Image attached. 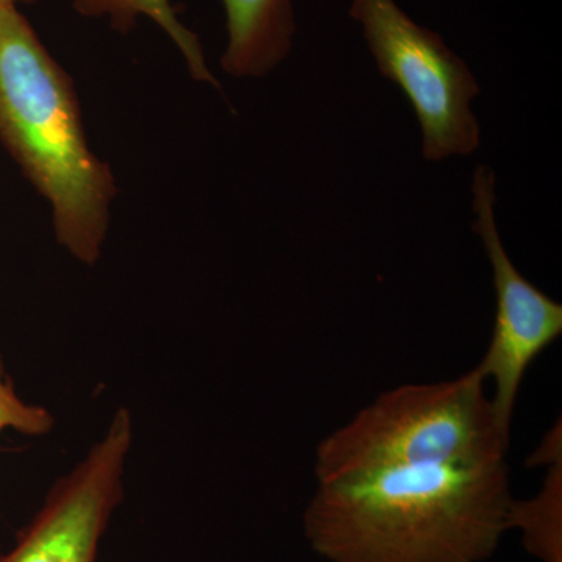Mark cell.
Returning a JSON list of instances; mask_svg holds the SVG:
<instances>
[{
    "mask_svg": "<svg viewBox=\"0 0 562 562\" xmlns=\"http://www.w3.org/2000/svg\"><path fill=\"white\" fill-rule=\"evenodd\" d=\"M512 501L506 460L380 469L321 483L303 531L327 562H486Z\"/></svg>",
    "mask_w": 562,
    "mask_h": 562,
    "instance_id": "obj_1",
    "label": "cell"
},
{
    "mask_svg": "<svg viewBox=\"0 0 562 562\" xmlns=\"http://www.w3.org/2000/svg\"><path fill=\"white\" fill-rule=\"evenodd\" d=\"M0 144L49 202L58 244L94 266L109 235L116 179L88 143L72 79L20 7L0 9Z\"/></svg>",
    "mask_w": 562,
    "mask_h": 562,
    "instance_id": "obj_2",
    "label": "cell"
},
{
    "mask_svg": "<svg viewBox=\"0 0 562 562\" xmlns=\"http://www.w3.org/2000/svg\"><path fill=\"white\" fill-rule=\"evenodd\" d=\"M503 430L483 376L472 369L450 382L405 384L317 446V483L412 465H482L505 461Z\"/></svg>",
    "mask_w": 562,
    "mask_h": 562,
    "instance_id": "obj_3",
    "label": "cell"
},
{
    "mask_svg": "<svg viewBox=\"0 0 562 562\" xmlns=\"http://www.w3.org/2000/svg\"><path fill=\"white\" fill-rule=\"evenodd\" d=\"M376 69L413 105L422 133V157L439 162L479 150L482 125L472 103L482 92L468 63L438 32L424 27L397 0H351Z\"/></svg>",
    "mask_w": 562,
    "mask_h": 562,
    "instance_id": "obj_4",
    "label": "cell"
},
{
    "mask_svg": "<svg viewBox=\"0 0 562 562\" xmlns=\"http://www.w3.org/2000/svg\"><path fill=\"white\" fill-rule=\"evenodd\" d=\"M495 181L497 177L490 166H476L472 179V232L483 243L490 260L495 316L490 346L475 369L484 382L494 384L492 406L503 430L509 432L528 369L561 336L562 305L525 279L503 246L495 217Z\"/></svg>",
    "mask_w": 562,
    "mask_h": 562,
    "instance_id": "obj_5",
    "label": "cell"
},
{
    "mask_svg": "<svg viewBox=\"0 0 562 562\" xmlns=\"http://www.w3.org/2000/svg\"><path fill=\"white\" fill-rule=\"evenodd\" d=\"M132 443V414L117 409L101 438L52 486L13 549L0 554V562H98L103 535L124 495Z\"/></svg>",
    "mask_w": 562,
    "mask_h": 562,
    "instance_id": "obj_6",
    "label": "cell"
},
{
    "mask_svg": "<svg viewBox=\"0 0 562 562\" xmlns=\"http://www.w3.org/2000/svg\"><path fill=\"white\" fill-rule=\"evenodd\" d=\"M225 43L221 66L235 79H261L290 57L297 35L294 0H221Z\"/></svg>",
    "mask_w": 562,
    "mask_h": 562,
    "instance_id": "obj_7",
    "label": "cell"
},
{
    "mask_svg": "<svg viewBox=\"0 0 562 562\" xmlns=\"http://www.w3.org/2000/svg\"><path fill=\"white\" fill-rule=\"evenodd\" d=\"M74 11L88 20H106L110 27L127 35L140 18L157 24L179 49L192 79L221 88L220 80L211 72L201 40L180 20L171 0H70Z\"/></svg>",
    "mask_w": 562,
    "mask_h": 562,
    "instance_id": "obj_8",
    "label": "cell"
},
{
    "mask_svg": "<svg viewBox=\"0 0 562 562\" xmlns=\"http://www.w3.org/2000/svg\"><path fill=\"white\" fill-rule=\"evenodd\" d=\"M508 528L520 531L525 549L539 562H562V460L547 468L535 497L513 498Z\"/></svg>",
    "mask_w": 562,
    "mask_h": 562,
    "instance_id": "obj_9",
    "label": "cell"
},
{
    "mask_svg": "<svg viewBox=\"0 0 562 562\" xmlns=\"http://www.w3.org/2000/svg\"><path fill=\"white\" fill-rule=\"evenodd\" d=\"M54 427L55 419L49 409L25 402L18 394L0 358V432L11 430L41 438L49 435Z\"/></svg>",
    "mask_w": 562,
    "mask_h": 562,
    "instance_id": "obj_10",
    "label": "cell"
},
{
    "mask_svg": "<svg viewBox=\"0 0 562 562\" xmlns=\"http://www.w3.org/2000/svg\"><path fill=\"white\" fill-rule=\"evenodd\" d=\"M562 460V432L561 422L554 424L547 435L543 436L542 442L528 460L530 468H549L553 462Z\"/></svg>",
    "mask_w": 562,
    "mask_h": 562,
    "instance_id": "obj_11",
    "label": "cell"
},
{
    "mask_svg": "<svg viewBox=\"0 0 562 562\" xmlns=\"http://www.w3.org/2000/svg\"><path fill=\"white\" fill-rule=\"evenodd\" d=\"M36 2H40V0H0V9L2 7L32 5V3Z\"/></svg>",
    "mask_w": 562,
    "mask_h": 562,
    "instance_id": "obj_12",
    "label": "cell"
}]
</instances>
